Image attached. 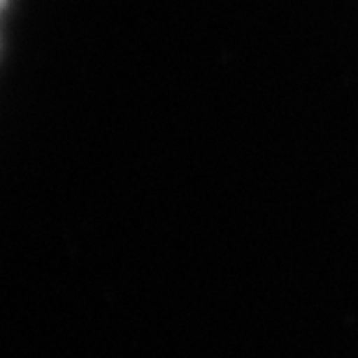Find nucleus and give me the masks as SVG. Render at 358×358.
I'll return each instance as SVG.
<instances>
[{"instance_id":"1","label":"nucleus","mask_w":358,"mask_h":358,"mask_svg":"<svg viewBox=\"0 0 358 358\" xmlns=\"http://www.w3.org/2000/svg\"><path fill=\"white\" fill-rule=\"evenodd\" d=\"M3 3H5V0H0V5H3Z\"/></svg>"}]
</instances>
